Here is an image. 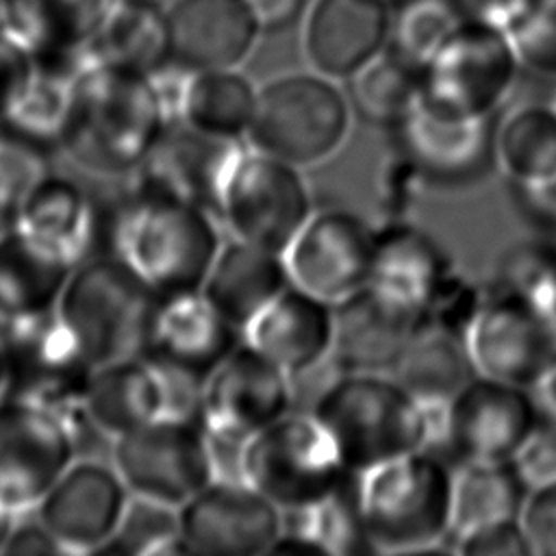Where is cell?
<instances>
[{
	"label": "cell",
	"mask_w": 556,
	"mask_h": 556,
	"mask_svg": "<svg viewBox=\"0 0 556 556\" xmlns=\"http://www.w3.org/2000/svg\"><path fill=\"white\" fill-rule=\"evenodd\" d=\"M7 376H9L7 348H4V341L0 339V397H4V393H7Z\"/></svg>",
	"instance_id": "54"
},
{
	"label": "cell",
	"mask_w": 556,
	"mask_h": 556,
	"mask_svg": "<svg viewBox=\"0 0 556 556\" xmlns=\"http://www.w3.org/2000/svg\"><path fill=\"white\" fill-rule=\"evenodd\" d=\"M387 0H313L302 24V52L311 70L350 80L391 43Z\"/></svg>",
	"instance_id": "22"
},
{
	"label": "cell",
	"mask_w": 556,
	"mask_h": 556,
	"mask_svg": "<svg viewBox=\"0 0 556 556\" xmlns=\"http://www.w3.org/2000/svg\"><path fill=\"white\" fill-rule=\"evenodd\" d=\"M454 471L443 454L424 447L356 473V504L371 552H430L452 539Z\"/></svg>",
	"instance_id": "4"
},
{
	"label": "cell",
	"mask_w": 556,
	"mask_h": 556,
	"mask_svg": "<svg viewBox=\"0 0 556 556\" xmlns=\"http://www.w3.org/2000/svg\"><path fill=\"white\" fill-rule=\"evenodd\" d=\"M83 410L89 426L113 441L165 413L161 378L143 356L93 365Z\"/></svg>",
	"instance_id": "31"
},
{
	"label": "cell",
	"mask_w": 556,
	"mask_h": 556,
	"mask_svg": "<svg viewBox=\"0 0 556 556\" xmlns=\"http://www.w3.org/2000/svg\"><path fill=\"white\" fill-rule=\"evenodd\" d=\"M452 267L443 245L406 217L376 226L367 285L419 315Z\"/></svg>",
	"instance_id": "28"
},
{
	"label": "cell",
	"mask_w": 556,
	"mask_h": 556,
	"mask_svg": "<svg viewBox=\"0 0 556 556\" xmlns=\"http://www.w3.org/2000/svg\"><path fill=\"white\" fill-rule=\"evenodd\" d=\"M243 341V332L222 317L202 293L161 300L143 358L161 378L165 413L200 419L208 376Z\"/></svg>",
	"instance_id": "9"
},
{
	"label": "cell",
	"mask_w": 556,
	"mask_h": 556,
	"mask_svg": "<svg viewBox=\"0 0 556 556\" xmlns=\"http://www.w3.org/2000/svg\"><path fill=\"white\" fill-rule=\"evenodd\" d=\"M530 486L508 463H463L454 471L452 539L504 519H517Z\"/></svg>",
	"instance_id": "35"
},
{
	"label": "cell",
	"mask_w": 556,
	"mask_h": 556,
	"mask_svg": "<svg viewBox=\"0 0 556 556\" xmlns=\"http://www.w3.org/2000/svg\"><path fill=\"white\" fill-rule=\"evenodd\" d=\"M465 17H476L508 28L530 4V0H458Z\"/></svg>",
	"instance_id": "50"
},
{
	"label": "cell",
	"mask_w": 556,
	"mask_h": 556,
	"mask_svg": "<svg viewBox=\"0 0 556 556\" xmlns=\"http://www.w3.org/2000/svg\"><path fill=\"white\" fill-rule=\"evenodd\" d=\"M519 72L521 63L506 28L460 17L421 65L419 104L456 119L497 117Z\"/></svg>",
	"instance_id": "7"
},
{
	"label": "cell",
	"mask_w": 556,
	"mask_h": 556,
	"mask_svg": "<svg viewBox=\"0 0 556 556\" xmlns=\"http://www.w3.org/2000/svg\"><path fill=\"white\" fill-rule=\"evenodd\" d=\"M495 163L510 185L556 174V104L528 102L495 124Z\"/></svg>",
	"instance_id": "36"
},
{
	"label": "cell",
	"mask_w": 556,
	"mask_h": 556,
	"mask_svg": "<svg viewBox=\"0 0 556 556\" xmlns=\"http://www.w3.org/2000/svg\"><path fill=\"white\" fill-rule=\"evenodd\" d=\"M447 404L421 402L391 374L341 371L313 404L343 465L363 473L443 441Z\"/></svg>",
	"instance_id": "2"
},
{
	"label": "cell",
	"mask_w": 556,
	"mask_h": 556,
	"mask_svg": "<svg viewBox=\"0 0 556 556\" xmlns=\"http://www.w3.org/2000/svg\"><path fill=\"white\" fill-rule=\"evenodd\" d=\"M109 458L130 495L174 508L215 478L208 434L191 417L161 415L113 439Z\"/></svg>",
	"instance_id": "11"
},
{
	"label": "cell",
	"mask_w": 556,
	"mask_h": 556,
	"mask_svg": "<svg viewBox=\"0 0 556 556\" xmlns=\"http://www.w3.org/2000/svg\"><path fill=\"white\" fill-rule=\"evenodd\" d=\"M291 406L293 376L243 339L208 376L200 421L213 439L245 443Z\"/></svg>",
	"instance_id": "15"
},
{
	"label": "cell",
	"mask_w": 556,
	"mask_h": 556,
	"mask_svg": "<svg viewBox=\"0 0 556 556\" xmlns=\"http://www.w3.org/2000/svg\"><path fill=\"white\" fill-rule=\"evenodd\" d=\"M302 172L245 143L215 211L230 237L285 254L313 213L311 189Z\"/></svg>",
	"instance_id": "10"
},
{
	"label": "cell",
	"mask_w": 556,
	"mask_h": 556,
	"mask_svg": "<svg viewBox=\"0 0 556 556\" xmlns=\"http://www.w3.org/2000/svg\"><path fill=\"white\" fill-rule=\"evenodd\" d=\"M552 102H554V104H556V96H554V100H552Z\"/></svg>",
	"instance_id": "56"
},
{
	"label": "cell",
	"mask_w": 556,
	"mask_h": 556,
	"mask_svg": "<svg viewBox=\"0 0 556 556\" xmlns=\"http://www.w3.org/2000/svg\"><path fill=\"white\" fill-rule=\"evenodd\" d=\"M334 304L289 285L243 330V339L293 378L311 371L332 352Z\"/></svg>",
	"instance_id": "26"
},
{
	"label": "cell",
	"mask_w": 556,
	"mask_h": 556,
	"mask_svg": "<svg viewBox=\"0 0 556 556\" xmlns=\"http://www.w3.org/2000/svg\"><path fill=\"white\" fill-rule=\"evenodd\" d=\"M7 393L63 417L78 441L89 426L83 404L93 365L54 315L17 324L4 341Z\"/></svg>",
	"instance_id": "12"
},
{
	"label": "cell",
	"mask_w": 556,
	"mask_h": 556,
	"mask_svg": "<svg viewBox=\"0 0 556 556\" xmlns=\"http://www.w3.org/2000/svg\"><path fill=\"white\" fill-rule=\"evenodd\" d=\"M291 285L285 256L239 239L224 241L200 293L241 332Z\"/></svg>",
	"instance_id": "30"
},
{
	"label": "cell",
	"mask_w": 556,
	"mask_h": 556,
	"mask_svg": "<svg viewBox=\"0 0 556 556\" xmlns=\"http://www.w3.org/2000/svg\"><path fill=\"white\" fill-rule=\"evenodd\" d=\"M523 482L534 489L556 480V419L545 415L513 458Z\"/></svg>",
	"instance_id": "46"
},
{
	"label": "cell",
	"mask_w": 556,
	"mask_h": 556,
	"mask_svg": "<svg viewBox=\"0 0 556 556\" xmlns=\"http://www.w3.org/2000/svg\"><path fill=\"white\" fill-rule=\"evenodd\" d=\"M37 74L35 52L0 28V126L20 106Z\"/></svg>",
	"instance_id": "44"
},
{
	"label": "cell",
	"mask_w": 556,
	"mask_h": 556,
	"mask_svg": "<svg viewBox=\"0 0 556 556\" xmlns=\"http://www.w3.org/2000/svg\"><path fill=\"white\" fill-rule=\"evenodd\" d=\"M519 521L532 554L556 556V480L528 491Z\"/></svg>",
	"instance_id": "47"
},
{
	"label": "cell",
	"mask_w": 556,
	"mask_h": 556,
	"mask_svg": "<svg viewBox=\"0 0 556 556\" xmlns=\"http://www.w3.org/2000/svg\"><path fill=\"white\" fill-rule=\"evenodd\" d=\"M298 2L300 0H250L263 26H274L289 20L295 13Z\"/></svg>",
	"instance_id": "51"
},
{
	"label": "cell",
	"mask_w": 556,
	"mask_h": 556,
	"mask_svg": "<svg viewBox=\"0 0 556 556\" xmlns=\"http://www.w3.org/2000/svg\"><path fill=\"white\" fill-rule=\"evenodd\" d=\"M419 324L417 311L365 285L334 302L330 358L341 371L391 374Z\"/></svg>",
	"instance_id": "24"
},
{
	"label": "cell",
	"mask_w": 556,
	"mask_h": 556,
	"mask_svg": "<svg viewBox=\"0 0 556 556\" xmlns=\"http://www.w3.org/2000/svg\"><path fill=\"white\" fill-rule=\"evenodd\" d=\"M532 391H534V395L539 400L541 410L556 419V356L547 365V369L543 371V376L539 378V382L534 384Z\"/></svg>",
	"instance_id": "52"
},
{
	"label": "cell",
	"mask_w": 556,
	"mask_h": 556,
	"mask_svg": "<svg viewBox=\"0 0 556 556\" xmlns=\"http://www.w3.org/2000/svg\"><path fill=\"white\" fill-rule=\"evenodd\" d=\"M258 87L239 67L191 72L180 119L191 128L230 141H245Z\"/></svg>",
	"instance_id": "33"
},
{
	"label": "cell",
	"mask_w": 556,
	"mask_h": 556,
	"mask_svg": "<svg viewBox=\"0 0 556 556\" xmlns=\"http://www.w3.org/2000/svg\"><path fill=\"white\" fill-rule=\"evenodd\" d=\"M543 410L532 389L476 374L450 402L441 447L456 463H508Z\"/></svg>",
	"instance_id": "13"
},
{
	"label": "cell",
	"mask_w": 556,
	"mask_h": 556,
	"mask_svg": "<svg viewBox=\"0 0 556 556\" xmlns=\"http://www.w3.org/2000/svg\"><path fill=\"white\" fill-rule=\"evenodd\" d=\"M148 74L87 61L72 76L59 154L93 178H130L167 126Z\"/></svg>",
	"instance_id": "1"
},
{
	"label": "cell",
	"mask_w": 556,
	"mask_h": 556,
	"mask_svg": "<svg viewBox=\"0 0 556 556\" xmlns=\"http://www.w3.org/2000/svg\"><path fill=\"white\" fill-rule=\"evenodd\" d=\"M376 226L348 208L313 211L287 248L291 282L339 302L367 285Z\"/></svg>",
	"instance_id": "19"
},
{
	"label": "cell",
	"mask_w": 556,
	"mask_h": 556,
	"mask_svg": "<svg viewBox=\"0 0 556 556\" xmlns=\"http://www.w3.org/2000/svg\"><path fill=\"white\" fill-rule=\"evenodd\" d=\"M506 33L521 67L556 78V0H530Z\"/></svg>",
	"instance_id": "43"
},
{
	"label": "cell",
	"mask_w": 556,
	"mask_h": 556,
	"mask_svg": "<svg viewBox=\"0 0 556 556\" xmlns=\"http://www.w3.org/2000/svg\"><path fill=\"white\" fill-rule=\"evenodd\" d=\"M2 556H28V554H65L52 532L43 526V521L30 510L17 515L4 547Z\"/></svg>",
	"instance_id": "49"
},
{
	"label": "cell",
	"mask_w": 556,
	"mask_h": 556,
	"mask_svg": "<svg viewBox=\"0 0 556 556\" xmlns=\"http://www.w3.org/2000/svg\"><path fill=\"white\" fill-rule=\"evenodd\" d=\"M454 541V552L463 556H532L519 517L473 528Z\"/></svg>",
	"instance_id": "45"
},
{
	"label": "cell",
	"mask_w": 556,
	"mask_h": 556,
	"mask_svg": "<svg viewBox=\"0 0 556 556\" xmlns=\"http://www.w3.org/2000/svg\"><path fill=\"white\" fill-rule=\"evenodd\" d=\"M460 17L447 0H410L393 22L391 48L424 65Z\"/></svg>",
	"instance_id": "41"
},
{
	"label": "cell",
	"mask_w": 556,
	"mask_h": 556,
	"mask_svg": "<svg viewBox=\"0 0 556 556\" xmlns=\"http://www.w3.org/2000/svg\"><path fill=\"white\" fill-rule=\"evenodd\" d=\"M486 295L489 287L452 267L421 308V324L467 341Z\"/></svg>",
	"instance_id": "42"
},
{
	"label": "cell",
	"mask_w": 556,
	"mask_h": 556,
	"mask_svg": "<svg viewBox=\"0 0 556 556\" xmlns=\"http://www.w3.org/2000/svg\"><path fill=\"white\" fill-rule=\"evenodd\" d=\"M119 0H2V28L39 63L76 74L85 50Z\"/></svg>",
	"instance_id": "25"
},
{
	"label": "cell",
	"mask_w": 556,
	"mask_h": 556,
	"mask_svg": "<svg viewBox=\"0 0 556 556\" xmlns=\"http://www.w3.org/2000/svg\"><path fill=\"white\" fill-rule=\"evenodd\" d=\"M280 530V508L245 480L213 478L178 506V539L187 554H269Z\"/></svg>",
	"instance_id": "16"
},
{
	"label": "cell",
	"mask_w": 556,
	"mask_h": 556,
	"mask_svg": "<svg viewBox=\"0 0 556 556\" xmlns=\"http://www.w3.org/2000/svg\"><path fill=\"white\" fill-rule=\"evenodd\" d=\"M510 187L515 206L532 226V230L556 239V174L539 182Z\"/></svg>",
	"instance_id": "48"
},
{
	"label": "cell",
	"mask_w": 556,
	"mask_h": 556,
	"mask_svg": "<svg viewBox=\"0 0 556 556\" xmlns=\"http://www.w3.org/2000/svg\"><path fill=\"white\" fill-rule=\"evenodd\" d=\"M78 456L74 428L37 404L0 397V504L30 513Z\"/></svg>",
	"instance_id": "14"
},
{
	"label": "cell",
	"mask_w": 556,
	"mask_h": 556,
	"mask_svg": "<svg viewBox=\"0 0 556 556\" xmlns=\"http://www.w3.org/2000/svg\"><path fill=\"white\" fill-rule=\"evenodd\" d=\"M243 148V141L217 139L182 119H172L128 180L137 189L193 202L215 213L224 182Z\"/></svg>",
	"instance_id": "21"
},
{
	"label": "cell",
	"mask_w": 556,
	"mask_h": 556,
	"mask_svg": "<svg viewBox=\"0 0 556 556\" xmlns=\"http://www.w3.org/2000/svg\"><path fill=\"white\" fill-rule=\"evenodd\" d=\"M222 243L213 211L130 185L113 213L106 252L169 300L200 293Z\"/></svg>",
	"instance_id": "3"
},
{
	"label": "cell",
	"mask_w": 556,
	"mask_h": 556,
	"mask_svg": "<svg viewBox=\"0 0 556 556\" xmlns=\"http://www.w3.org/2000/svg\"><path fill=\"white\" fill-rule=\"evenodd\" d=\"M74 265L17 224L0 226V319L15 328L54 315Z\"/></svg>",
	"instance_id": "27"
},
{
	"label": "cell",
	"mask_w": 556,
	"mask_h": 556,
	"mask_svg": "<svg viewBox=\"0 0 556 556\" xmlns=\"http://www.w3.org/2000/svg\"><path fill=\"white\" fill-rule=\"evenodd\" d=\"M495 124L497 117L456 119L417 104L391 132L395 152L417 169L424 185L463 189L497 165Z\"/></svg>",
	"instance_id": "20"
},
{
	"label": "cell",
	"mask_w": 556,
	"mask_h": 556,
	"mask_svg": "<svg viewBox=\"0 0 556 556\" xmlns=\"http://www.w3.org/2000/svg\"><path fill=\"white\" fill-rule=\"evenodd\" d=\"M87 61L111 63L152 76L172 63L165 9L156 0H119L85 50Z\"/></svg>",
	"instance_id": "32"
},
{
	"label": "cell",
	"mask_w": 556,
	"mask_h": 556,
	"mask_svg": "<svg viewBox=\"0 0 556 556\" xmlns=\"http://www.w3.org/2000/svg\"><path fill=\"white\" fill-rule=\"evenodd\" d=\"M350 130L352 100L339 80L304 70L274 76L258 87L245 143L306 169L330 159Z\"/></svg>",
	"instance_id": "6"
},
{
	"label": "cell",
	"mask_w": 556,
	"mask_h": 556,
	"mask_svg": "<svg viewBox=\"0 0 556 556\" xmlns=\"http://www.w3.org/2000/svg\"><path fill=\"white\" fill-rule=\"evenodd\" d=\"M476 374L534 389L556 356V321L526 302L495 291L467 332Z\"/></svg>",
	"instance_id": "18"
},
{
	"label": "cell",
	"mask_w": 556,
	"mask_h": 556,
	"mask_svg": "<svg viewBox=\"0 0 556 556\" xmlns=\"http://www.w3.org/2000/svg\"><path fill=\"white\" fill-rule=\"evenodd\" d=\"M491 289L508 293L556 321V239L534 232L510 243L497 258Z\"/></svg>",
	"instance_id": "38"
},
{
	"label": "cell",
	"mask_w": 556,
	"mask_h": 556,
	"mask_svg": "<svg viewBox=\"0 0 556 556\" xmlns=\"http://www.w3.org/2000/svg\"><path fill=\"white\" fill-rule=\"evenodd\" d=\"M15 519H17V515H15L13 510H9L4 504H0V552H2V547H4V541H7V536H9V532H11L13 523H15Z\"/></svg>",
	"instance_id": "53"
},
{
	"label": "cell",
	"mask_w": 556,
	"mask_h": 556,
	"mask_svg": "<svg viewBox=\"0 0 556 556\" xmlns=\"http://www.w3.org/2000/svg\"><path fill=\"white\" fill-rule=\"evenodd\" d=\"M165 15L172 61L189 72L239 67L263 30L250 0H172Z\"/></svg>",
	"instance_id": "23"
},
{
	"label": "cell",
	"mask_w": 556,
	"mask_h": 556,
	"mask_svg": "<svg viewBox=\"0 0 556 556\" xmlns=\"http://www.w3.org/2000/svg\"><path fill=\"white\" fill-rule=\"evenodd\" d=\"M354 476L313 413H287L250 437L241 452V478L280 513L308 508Z\"/></svg>",
	"instance_id": "8"
},
{
	"label": "cell",
	"mask_w": 556,
	"mask_h": 556,
	"mask_svg": "<svg viewBox=\"0 0 556 556\" xmlns=\"http://www.w3.org/2000/svg\"><path fill=\"white\" fill-rule=\"evenodd\" d=\"M72 76L74 74L67 70L39 63L35 83L20 106L0 126V132L26 141L39 150L59 152V137L70 109Z\"/></svg>",
	"instance_id": "39"
},
{
	"label": "cell",
	"mask_w": 556,
	"mask_h": 556,
	"mask_svg": "<svg viewBox=\"0 0 556 556\" xmlns=\"http://www.w3.org/2000/svg\"><path fill=\"white\" fill-rule=\"evenodd\" d=\"M161 298L111 252H91L70 274L56 317L91 365L141 356Z\"/></svg>",
	"instance_id": "5"
},
{
	"label": "cell",
	"mask_w": 556,
	"mask_h": 556,
	"mask_svg": "<svg viewBox=\"0 0 556 556\" xmlns=\"http://www.w3.org/2000/svg\"><path fill=\"white\" fill-rule=\"evenodd\" d=\"M2 219H7V195H4V185L0 178V224H2Z\"/></svg>",
	"instance_id": "55"
},
{
	"label": "cell",
	"mask_w": 556,
	"mask_h": 556,
	"mask_svg": "<svg viewBox=\"0 0 556 556\" xmlns=\"http://www.w3.org/2000/svg\"><path fill=\"white\" fill-rule=\"evenodd\" d=\"M391 376L421 402L447 404L473 376L467 341L419 324Z\"/></svg>",
	"instance_id": "34"
},
{
	"label": "cell",
	"mask_w": 556,
	"mask_h": 556,
	"mask_svg": "<svg viewBox=\"0 0 556 556\" xmlns=\"http://www.w3.org/2000/svg\"><path fill=\"white\" fill-rule=\"evenodd\" d=\"M128 500L130 491L111 458L78 454L33 513L65 554H98L115 534Z\"/></svg>",
	"instance_id": "17"
},
{
	"label": "cell",
	"mask_w": 556,
	"mask_h": 556,
	"mask_svg": "<svg viewBox=\"0 0 556 556\" xmlns=\"http://www.w3.org/2000/svg\"><path fill=\"white\" fill-rule=\"evenodd\" d=\"M182 552L178 539V508L130 495L115 534L98 554L152 556Z\"/></svg>",
	"instance_id": "40"
},
{
	"label": "cell",
	"mask_w": 556,
	"mask_h": 556,
	"mask_svg": "<svg viewBox=\"0 0 556 556\" xmlns=\"http://www.w3.org/2000/svg\"><path fill=\"white\" fill-rule=\"evenodd\" d=\"M352 104L369 122L393 128L421 98V65L384 50L350 78Z\"/></svg>",
	"instance_id": "37"
},
{
	"label": "cell",
	"mask_w": 556,
	"mask_h": 556,
	"mask_svg": "<svg viewBox=\"0 0 556 556\" xmlns=\"http://www.w3.org/2000/svg\"><path fill=\"white\" fill-rule=\"evenodd\" d=\"M9 222L78 263L93 250L98 211L76 176L48 167L22 195Z\"/></svg>",
	"instance_id": "29"
}]
</instances>
